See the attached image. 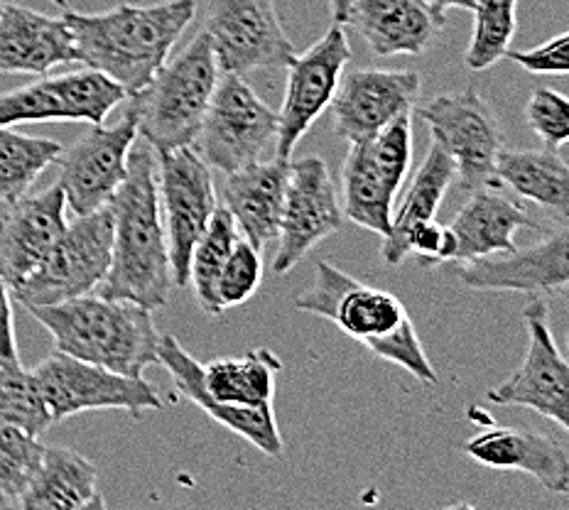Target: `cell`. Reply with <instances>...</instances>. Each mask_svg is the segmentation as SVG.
Returning <instances> with one entry per match:
<instances>
[{"mask_svg":"<svg viewBox=\"0 0 569 510\" xmlns=\"http://www.w3.org/2000/svg\"><path fill=\"white\" fill-rule=\"evenodd\" d=\"M435 8V13L447 20L449 10H473L477 8V0H427Z\"/></svg>","mask_w":569,"mask_h":510,"instance_id":"40","label":"cell"},{"mask_svg":"<svg viewBox=\"0 0 569 510\" xmlns=\"http://www.w3.org/2000/svg\"><path fill=\"white\" fill-rule=\"evenodd\" d=\"M260 282H263V256H260L251 241H246L241 236L233 243L217 280V298L223 312L251 300L258 292Z\"/></svg>","mask_w":569,"mask_h":510,"instance_id":"35","label":"cell"},{"mask_svg":"<svg viewBox=\"0 0 569 510\" xmlns=\"http://www.w3.org/2000/svg\"><path fill=\"white\" fill-rule=\"evenodd\" d=\"M32 378L52 422L91 410H123L133 418L162 410L158 390L142 376L113 373L57 349L40 366H34Z\"/></svg>","mask_w":569,"mask_h":510,"instance_id":"10","label":"cell"},{"mask_svg":"<svg viewBox=\"0 0 569 510\" xmlns=\"http://www.w3.org/2000/svg\"><path fill=\"white\" fill-rule=\"evenodd\" d=\"M0 508H13V503H10V501H8V498H3V496H0Z\"/></svg>","mask_w":569,"mask_h":510,"instance_id":"43","label":"cell"},{"mask_svg":"<svg viewBox=\"0 0 569 510\" xmlns=\"http://www.w3.org/2000/svg\"><path fill=\"white\" fill-rule=\"evenodd\" d=\"M111 268L97 294L162 310L174 288L168 233L160 211L156 150L148 142L130 152L128 174L111 199Z\"/></svg>","mask_w":569,"mask_h":510,"instance_id":"2","label":"cell"},{"mask_svg":"<svg viewBox=\"0 0 569 510\" xmlns=\"http://www.w3.org/2000/svg\"><path fill=\"white\" fill-rule=\"evenodd\" d=\"M457 253L455 231L437 223V219L420 223L410 236V256L422 268H437L442 263H452Z\"/></svg>","mask_w":569,"mask_h":510,"instance_id":"38","label":"cell"},{"mask_svg":"<svg viewBox=\"0 0 569 510\" xmlns=\"http://www.w3.org/2000/svg\"><path fill=\"white\" fill-rule=\"evenodd\" d=\"M52 3H54L57 8H62V10H69V0H52Z\"/></svg>","mask_w":569,"mask_h":510,"instance_id":"42","label":"cell"},{"mask_svg":"<svg viewBox=\"0 0 569 510\" xmlns=\"http://www.w3.org/2000/svg\"><path fill=\"white\" fill-rule=\"evenodd\" d=\"M204 32L221 71L231 74L284 69L298 54L282 28L276 0H209Z\"/></svg>","mask_w":569,"mask_h":510,"instance_id":"16","label":"cell"},{"mask_svg":"<svg viewBox=\"0 0 569 510\" xmlns=\"http://www.w3.org/2000/svg\"><path fill=\"white\" fill-rule=\"evenodd\" d=\"M422 79L410 69H353L329 103L331 128L343 140L366 142L393 123L398 116L415 111Z\"/></svg>","mask_w":569,"mask_h":510,"instance_id":"19","label":"cell"},{"mask_svg":"<svg viewBox=\"0 0 569 510\" xmlns=\"http://www.w3.org/2000/svg\"><path fill=\"white\" fill-rule=\"evenodd\" d=\"M526 207L503 192L501 182L473 189L467 204L457 211L449 229L455 231V263H477L483 258L516 251V231L536 229Z\"/></svg>","mask_w":569,"mask_h":510,"instance_id":"24","label":"cell"},{"mask_svg":"<svg viewBox=\"0 0 569 510\" xmlns=\"http://www.w3.org/2000/svg\"><path fill=\"white\" fill-rule=\"evenodd\" d=\"M62 150L52 138L26 136L13 126H0V201L13 204L30 194L34 182L57 162Z\"/></svg>","mask_w":569,"mask_h":510,"instance_id":"30","label":"cell"},{"mask_svg":"<svg viewBox=\"0 0 569 510\" xmlns=\"http://www.w3.org/2000/svg\"><path fill=\"white\" fill-rule=\"evenodd\" d=\"M278 126V111L258 97L243 74L221 71L194 146L211 170L229 174L266 160L270 148L276 150Z\"/></svg>","mask_w":569,"mask_h":510,"instance_id":"8","label":"cell"},{"mask_svg":"<svg viewBox=\"0 0 569 510\" xmlns=\"http://www.w3.org/2000/svg\"><path fill=\"white\" fill-rule=\"evenodd\" d=\"M128 93L99 69L52 74L0 93V126L22 123H91L101 126Z\"/></svg>","mask_w":569,"mask_h":510,"instance_id":"13","label":"cell"},{"mask_svg":"<svg viewBox=\"0 0 569 510\" xmlns=\"http://www.w3.org/2000/svg\"><path fill=\"white\" fill-rule=\"evenodd\" d=\"M10 3V0H0V13H3V8Z\"/></svg>","mask_w":569,"mask_h":510,"instance_id":"44","label":"cell"},{"mask_svg":"<svg viewBox=\"0 0 569 510\" xmlns=\"http://www.w3.org/2000/svg\"><path fill=\"white\" fill-rule=\"evenodd\" d=\"M496 177L516 197L548 211L557 223L569 221V162L560 150H503Z\"/></svg>","mask_w":569,"mask_h":510,"instance_id":"29","label":"cell"},{"mask_svg":"<svg viewBox=\"0 0 569 510\" xmlns=\"http://www.w3.org/2000/svg\"><path fill=\"white\" fill-rule=\"evenodd\" d=\"M0 422L40 437L54 424L32 371L20 366H0Z\"/></svg>","mask_w":569,"mask_h":510,"instance_id":"33","label":"cell"},{"mask_svg":"<svg viewBox=\"0 0 569 510\" xmlns=\"http://www.w3.org/2000/svg\"><path fill=\"white\" fill-rule=\"evenodd\" d=\"M288 180L290 160L266 158L229 172L223 182V207L229 209L239 233L258 251L278 239Z\"/></svg>","mask_w":569,"mask_h":510,"instance_id":"25","label":"cell"},{"mask_svg":"<svg viewBox=\"0 0 569 510\" xmlns=\"http://www.w3.org/2000/svg\"><path fill=\"white\" fill-rule=\"evenodd\" d=\"M158 356L182 398L266 457L282 454V437L272 412L276 376L282 371L278 353L253 349L241 359L231 356L199 363L172 334H162Z\"/></svg>","mask_w":569,"mask_h":510,"instance_id":"1","label":"cell"},{"mask_svg":"<svg viewBox=\"0 0 569 510\" xmlns=\"http://www.w3.org/2000/svg\"><path fill=\"white\" fill-rule=\"evenodd\" d=\"M343 221L347 217H343L341 197L327 162L317 156L290 160L272 272L288 276L319 243L339 233Z\"/></svg>","mask_w":569,"mask_h":510,"instance_id":"14","label":"cell"},{"mask_svg":"<svg viewBox=\"0 0 569 510\" xmlns=\"http://www.w3.org/2000/svg\"><path fill=\"white\" fill-rule=\"evenodd\" d=\"M67 227V197L57 182L0 211V278L10 290L28 280Z\"/></svg>","mask_w":569,"mask_h":510,"instance_id":"21","label":"cell"},{"mask_svg":"<svg viewBox=\"0 0 569 510\" xmlns=\"http://www.w3.org/2000/svg\"><path fill=\"white\" fill-rule=\"evenodd\" d=\"M351 62V42L343 26L335 22L322 40L310 50L295 54L288 69V87H284L282 106L278 111V140L276 158L292 160L295 148L300 146L307 130L325 111L347 74Z\"/></svg>","mask_w":569,"mask_h":510,"instance_id":"15","label":"cell"},{"mask_svg":"<svg viewBox=\"0 0 569 510\" xmlns=\"http://www.w3.org/2000/svg\"><path fill=\"white\" fill-rule=\"evenodd\" d=\"M526 121L542 140V148L560 150L569 142V97L550 87H538L526 103Z\"/></svg>","mask_w":569,"mask_h":510,"instance_id":"36","label":"cell"},{"mask_svg":"<svg viewBox=\"0 0 569 510\" xmlns=\"http://www.w3.org/2000/svg\"><path fill=\"white\" fill-rule=\"evenodd\" d=\"M457 180L455 160L447 156L442 146L432 140L427 158L415 172L412 184L402 197L398 211H393V227L388 236H383L381 256L386 266H400L402 260L410 258V236L420 223L432 221L437 209L445 201L449 187Z\"/></svg>","mask_w":569,"mask_h":510,"instance_id":"28","label":"cell"},{"mask_svg":"<svg viewBox=\"0 0 569 510\" xmlns=\"http://www.w3.org/2000/svg\"><path fill=\"white\" fill-rule=\"evenodd\" d=\"M437 146L455 160L457 182L465 192L498 182L496 162L503 152L498 118L477 89L440 93L418 109Z\"/></svg>","mask_w":569,"mask_h":510,"instance_id":"11","label":"cell"},{"mask_svg":"<svg viewBox=\"0 0 569 510\" xmlns=\"http://www.w3.org/2000/svg\"><path fill=\"white\" fill-rule=\"evenodd\" d=\"M412 164V111L353 142L341 170L343 217L378 236L393 227V204Z\"/></svg>","mask_w":569,"mask_h":510,"instance_id":"7","label":"cell"},{"mask_svg":"<svg viewBox=\"0 0 569 510\" xmlns=\"http://www.w3.org/2000/svg\"><path fill=\"white\" fill-rule=\"evenodd\" d=\"M351 3H353V0H329V13H331V20L339 22V26H347V18H349Z\"/></svg>","mask_w":569,"mask_h":510,"instance_id":"41","label":"cell"},{"mask_svg":"<svg viewBox=\"0 0 569 510\" xmlns=\"http://www.w3.org/2000/svg\"><path fill=\"white\" fill-rule=\"evenodd\" d=\"M26 310L50 331L54 349L113 373L140 378L160 363V331L152 312L128 300L101 294L59 304H26Z\"/></svg>","mask_w":569,"mask_h":510,"instance_id":"5","label":"cell"},{"mask_svg":"<svg viewBox=\"0 0 569 510\" xmlns=\"http://www.w3.org/2000/svg\"><path fill=\"white\" fill-rule=\"evenodd\" d=\"M513 59L518 67H523L530 74H548V77H569V30L555 34L530 50H518L506 54Z\"/></svg>","mask_w":569,"mask_h":510,"instance_id":"37","label":"cell"},{"mask_svg":"<svg viewBox=\"0 0 569 510\" xmlns=\"http://www.w3.org/2000/svg\"><path fill=\"white\" fill-rule=\"evenodd\" d=\"M113 213L101 207L74 221L59 236L52 251L28 280L16 290V300L26 304H59L97 292L111 268Z\"/></svg>","mask_w":569,"mask_h":510,"instance_id":"9","label":"cell"},{"mask_svg":"<svg viewBox=\"0 0 569 510\" xmlns=\"http://www.w3.org/2000/svg\"><path fill=\"white\" fill-rule=\"evenodd\" d=\"M44 444L13 424L0 422V496L8 498L13 508L28 491L34 473L42 464Z\"/></svg>","mask_w":569,"mask_h":510,"instance_id":"34","label":"cell"},{"mask_svg":"<svg viewBox=\"0 0 569 510\" xmlns=\"http://www.w3.org/2000/svg\"><path fill=\"white\" fill-rule=\"evenodd\" d=\"M471 42L465 52V64L471 71H486L506 59L518 30V0H477L471 10Z\"/></svg>","mask_w":569,"mask_h":510,"instance_id":"32","label":"cell"},{"mask_svg":"<svg viewBox=\"0 0 569 510\" xmlns=\"http://www.w3.org/2000/svg\"><path fill=\"white\" fill-rule=\"evenodd\" d=\"M465 454L481 467L528 473L550 493H569V454L552 434L528 427H489L465 442Z\"/></svg>","mask_w":569,"mask_h":510,"instance_id":"22","label":"cell"},{"mask_svg":"<svg viewBox=\"0 0 569 510\" xmlns=\"http://www.w3.org/2000/svg\"><path fill=\"white\" fill-rule=\"evenodd\" d=\"M18 508L26 510H97L106 508L99 491V469L84 454L67 447H44L42 464L34 473Z\"/></svg>","mask_w":569,"mask_h":510,"instance_id":"27","label":"cell"},{"mask_svg":"<svg viewBox=\"0 0 569 510\" xmlns=\"http://www.w3.org/2000/svg\"><path fill=\"white\" fill-rule=\"evenodd\" d=\"M523 319L528 329L526 359L486 398L501 408H528L569 432V361L552 337L545 298H532Z\"/></svg>","mask_w":569,"mask_h":510,"instance_id":"17","label":"cell"},{"mask_svg":"<svg viewBox=\"0 0 569 510\" xmlns=\"http://www.w3.org/2000/svg\"><path fill=\"white\" fill-rule=\"evenodd\" d=\"M71 62H79V54L64 16L52 18L10 0L0 13V74L44 77Z\"/></svg>","mask_w":569,"mask_h":510,"instance_id":"23","label":"cell"},{"mask_svg":"<svg viewBox=\"0 0 569 510\" xmlns=\"http://www.w3.org/2000/svg\"><path fill=\"white\" fill-rule=\"evenodd\" d=\"M0 366H20L13 300H10V288L3 278H0Z\"/></svg>","mask_w":569,"mask_h":510,"instance_id":"39","label":"cell"},{"mask_svg":"<svg viewBox=\"0 0 569 510\" xmlns=\"http://www.w3.org/2000/svg\"><path fill=\"white\" fill-rule=\"evenodd\" d=\"M567 343H569V337H567Z\"/></svg>","mask_w":569,"mask_h":510,"instance_id":"45","label":"cell"},{"mask_svg":"<svg viewBox=\"0 0 569 510\" xmlns=\"http://www.w3.org/2000/svg\"><path fill=\"white\" fill-rule=\"evenodd\" d=\"M295 307L329 319L341 334L363 343L376 359L400 366L422 386L440 383L412 317L398 294L366 284L327 260H319L312 284L295 298Z\"/></svg>","mask_w":569,"mask_h":510,"instance_id":"4","label":"cell"},{"mask_svg":"<svg viewBox=\"0 0 569 510\" xmlns=\"http://www.w3.org/2000/svg\"><path fill=\"white\" fill-rule=\"evenodd\" d=\"M136 140V116L126 109L116 126H91L89 133L81 136L69 150H62L54 162L59 164L57 184L64 189L67 207L74 211V217H84L111 204L128 174V160Z\"/></svg>","mask_w":569,"mask_h":510,"instance_id":"18","label":"cell"},{"mask_svg":"<svg viewBox=\"0 0 569 510\" xmlns=\"http://www.w3.org/2000/svg\"><path fill=\"white\" fill-rule=\"evenodd\" d=\"M461 284L479 292H518L530 298H548L569 290V221L513 253L465 263Z\"/></svg>","mask_w":569,"mask_h":510,"instance_id":"20","label":"cell"},{"mask_svg":"<svg viewBox=\"0 0 569 510\" xmlns=\"http://www.w3.org/2000/svg\"><path fill=\"white\" fill-rule=\"evenodd\" d=\"M241 239L236 221L227 207H217L209 227L199 236V241L192 251V260H189V282L194 288V298L201 310L209 317L223 314V307L217 298V280L219 272L227 263L233 243Z\"/></svg>","mask_w":569,"mask_h":510,"instance_id":"31","label":"cell"},{"mask_svg":"<svg viewBox=\"0 0 569 510\" xmlns=\"http://www.w3.org/2000/svg\"><path fill=\"white\" fill-rule=\"evenodd\" d=\"M160 211L168 233L172 280L177 288L189 284V260L217 211V189L211 168L194 146L156 150Z\"/></svg>","mask_w":569,"mask_h":510,"instance_id":"12","label":"cell"},{"mask_svg":"<svg viewBox=\"0 0 569 510\" xmlns=\"http://www.w3.org/2000/svg\"><path fill=\"white\" fill-rule=\"evenodd\" d=\"M445 22L427 0H353L347 18L376 57H418Z\"/></svg>","mask_w":569,"mask_h":510,"instance_id":"26","label":"cell"},{"mask_svg":"<svg viewBox=\"0 0 569 510\" xmlns=\"http://www.w3.org/2000/svg\"><path fill=\"white\" fill-rule=\"evenodd\" d=\"M194 13L197 0H162L152 6L121 3L103 13L69 8L62 16L74 34L79 62L103 71L133 97L168 62Z\"/></svg>","mask_w":569,"mask_h":510,"instance_id":"3","label":"cell"},{"mask_svg":"<svg viewBox=\"0 0 569 510\" xmlns=\"http://www.w3.org/2000/svg\"><path fill=\"white\" fill-rule=\"evenodd\" d=\"M219 79L217 52L209 34L201 30L180 54L160 67L146 89L128 97L138 136L152 150L194 146Z\"/></svg>","mask_w":569,"mask_h":510,"instance_id":"6","label":"cell"}]
</instances>
